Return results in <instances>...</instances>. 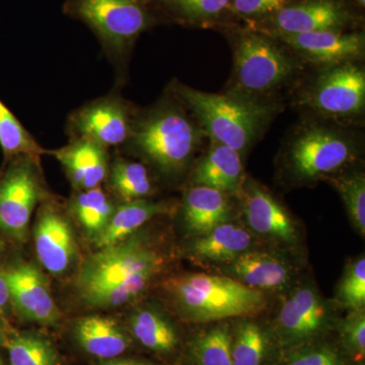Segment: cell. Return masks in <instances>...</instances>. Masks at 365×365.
<instances>
[{"mask_svg":"<svg viewBox=\"0 0 365 365\" xmlns=\"http://www.w3.org/2000/svg\"><path fill=\"white\" fill-rule=\"evenodd\" d=\"M4 251V242L0 241V254Z\"/></svg>","mask_w":365,"mask_h":365,"instance_id":"ab89813d","label":"cell"},{"mask_svg":"<svg viewBox=\"0 0 365 365\" xmlns=\"http://www.w3.org/2000/svg\"><path fill=\"white\" fill-rule=\"evenodd\" d=\"M105 365H153L145 361H138V360H118V361L109 362Z\"/></svg>","mask_w":365,"mask_h":365,"instance_id":"74e56055","label":"cell"},{"mask_svg":"<svg viewBox=\"0 0 365 365\" xmlns=\"http://www.w3.org/2000/svg\"><path fill=\"white\" fill-rule=\"evenodd\" d=\"M222 33L234 54V69L225 93L255 102L279 104L274 98L297 85L306 64L280 41L250 26H230Z\"/></svg>","mask_w":365,"mask_h":365,"instance_id":"6da1fadb","label":"cell"},{"mask_svg":"<svg viewBox=\"0 0 365 365\" xmlns=\"http://www.w3.org/2000/svg\"><path fill=\"white\" fill-rule=\"evenodd\" d=\"M162 266L163 259L157 251L133 235L114 246L98 249L86 259L76 288L88 306H123L143 294Z\"/></svg>","mask_w":365,"mask_h":365,"instance_id":"7a4b0ae2","label":"cell"},{"mask_svg":"<svg viewBox=\"0 0 365 365\" xmlns=\"http://www.w3.org/2000/svg\"><path fill=\"white\" fill-rule=\"evenodd\" d=\"M165 290L179 314L195 323L255 316L267 304L262 292L235 278L205 273L170 278Z\"/></svg>","mask_w":365,"mask_h":365,"instance_id":"8992f818","label":"cell"},{"mask_svg":"<svg viewBox=\"0 0 365 365\" xmlns=\"http://www.w3.org/2000/svg\"><path fill=\"white\" fill-rule=\"evenodd\" d=\"M232 335L227 326L206 331L194 340L192 353L198 365H232Z\"/></svg>","mask_w":365,"mask_h":365,"instance_id":"f546056e","label":"cell"},{"mask_svg":"<svg viewBox=\"0 0 365 365\" xmlns=\"http://www.w3.org/2000/svg\"><path fill=\"white\" fill-rule=\"evenodd\" d=\"M353 4H355L359 9H362V11H364L365 9V0H351Z\"/></svg>","mask_w":365,"mask_h":365,"instance_id":"f35d334b","label":"cell"},{"mask_svg":"<svg viewBox=\"0 0 365 365\" xmlns=\"http://www.w3.org/2000/svg\"><path fill=\"white\" fill-rule=\"evenodd\" d=\"M66 170L72 186L78 191L101 187L109 172L107 148L83 138H72L71 143L50 151Z\"/></svg>","mask_w":365,"mask_h":365,"instance_id":"ac0fdd59","label":"cell"},{"mask_svg":"<svg viewBox=\"0 0 365 365\" xmlns=\"http://www.w3.org/2000/svg\"><path fill=\"white\" fill-rule=\"evenodd\" d=\"M328 319V307L318 290L312 285H302L283 300L276 325L285 340L295 342L321 333Z\"/></svg>","mask_w":365,"mask_h":365,"instance_id":"2e32d148","label":"cell"},{"mask_svg":"<svg viewBox=\"0 0 365 365\" xmlns=\"http://www.w3.org/2000/svg\"><path fill=\"white\" fill-rule=\"evenodd\" d=\"M160 24L227 30L235 25L232 0H143Z\"/></svg>","mask_w":365,"mask_h":365,"instance_id":"9a60e30c","label":"cell"},{"mask_svg":"<svg viewBox=\"0 0 365 365\" xmlns=\"http://www.w3.org/2000/svg\"><path fill=\"white\" fill-rule=\"evenodd\" d=\"M341 336L347 349L357 359H364L365 354L364 309L351 311L341 324Z\"/></svg>","mask_w":365,"mask_h":365,"instance_id":"e575fe53","label":"cell"},{"mask_svg":"<svg viewBox=\"0 0 365 365\" xmlns=\"http://www.w3.org/2000/svg\"><path fill=\"white\" fill-rule=\"evenodd\" d=\"M274 38L280 41L306 66H313L314 68L345 62L362 61L364 58V30L349 32L324 31L275 36Z\"/></svg>","mask_w":365,"mask_h":365,"instance_id":"7c38bea8","label":"cell"},{"mask_svg":"<svg viewBox=\"0 0 365 365\" xmlns=\"http://www.w3.org/2000/svg\"><path fill=\"white\" fill-rule=\"evenodd\" d=\"M329 181L342 197L352 225L360 235L365 234V176L364 173H340Z\"/></svg>","mask_w":365,"mask_h":365,"instance_id":"f1b7e54d","label":"cell"},{"mask_svg":"<svg viewBox=\"0 0 365 365\" xmlns=\"http://www.w3.org/2000/svg\"><path fill=\"white\" fill-rule=\"evenodd\" d=\"M230 277L253 289H280L292 279V268L279 256L267 252L247 251L227 264Z\"/></svg>","mask_w":365,"mask_h":365,"instance_id":"ffe728a7","label":"cell"},{"mask_svg":"<svg viewBox=\"0 0 365 365\" xmlns=\"http://www.w3.org/2000/svg\"><path fill=\"white\" fill-rule=\"evenodd\" d=\"M267 349L265 333L254 322L242 321L232 342V365H262Z\"/></svg>","mask_w":365,"mask_h":365,"instance_id":"4dcf8cb0","label":"cell"},{"mask_svg":"<svg viewBox=\"0 0 365 365\" xmlns=\"http://www.w3.org/2000/svg\"><path fill=\"white\" fill-rule=\"evenodd\" d=\"M170 93L190 112L210 140L242 155L263 135L280 104L255 102L230 93L196 90L174 81Z\"/></svg>","mask_w":365,"mask_h":365,"instance_id":"277c9868","label":"cell"},{"mask_svg":"<svg viewBox=\"0 0 365 365\" xmlns=\"http://www.w3.org/2000/svg\"><path fill=\"white\" fill-rule=\"evenodd\" d=\"M237 193L241 195L242 212L254 232L285 244L297 242V225L267 189L252 180H245Z\"/></svg>","mask_w":365,"mask_h":365,"instance_id":"4fadbf2b","label":"cell"},{"mask_svg":"<svg viewBox=\"0 0 365 365\" xmlns=\"http://www.w3.org/2000/svg\"><path fill=\"white\" fill-rule=\"evenodd\" d=\"M287 365H343V361L333 348L321 346L299 353Z\"/></svg>","mask_w":365,"mask_h":365,"instance_id":"d590c367","label":"cell"},{"mask_svg":"<svg viewBox=\"0 0 365 365\" xmlns=\"http://www.w3.org/2000/svg\"><path fill=\"white\" fill-rule=\"evenodd\" d=\"M110 189L123 202L140 200L153 191L148 168L141 163L118 158L108 172Z\"/></svg>","mask_w":365,"mask_h":365,"instance_id":"d4e9b609","label":"cell"},{"mask_svg":"<svg viewBox=\"0 0 365 365\" xmlns=\"http://www.w3.org/2000/svg\"><path fill=\"white\" fill-rule=\"evenodd\" d=\"M62 11L90 28L119 73L139 37L162 25L143 0H66Z\"/></svg>","mask_w":365,"mask_h":365,"instance_id":"52a82bcc","label":"cell"},{"mask_svg":"<svg viewBox=\"0 0 365 365\" xmlns=\"http://www.w3.org/2000/svg\"><path fill=\"white\" fill-rule=\"evenodd\" d=\"M0 182V230L24 241L34 209L43 195L38 176L39 158L19 157Z\"/></svg>","mask_w":365,"mask_h":365,"instance_id":"8fae6325","label":"cell"},{"mask_svg":"<svg viewBox=\"0 0 365 365\" xmlns=\"http://www.w3.org/2000/svg\"><path fill=\"white\" fill-rule=\"evenodd\" d=\"M364 11L351 0H297L250 28L275 37L324 31L364 30Z\"/></svg>","mask_w":365,"mask_h":365,"instance_id":"9c48e42d","label":"cell"},{"mask_svg":"<svg viewBox=\"0 0 365 365\" xmlns=\"http://www.w3.org/2000/svg\"><path fill=\"white\" fill-rule=\"evenodd\" d=\"M337 302L350 311H361L365 306V259L359 257L347 268L337 290Z\"/></svg>","mask_w":365,"mask_h":365,"instance_id":"d6a6232c","label":"cell"},{"mask_svg":"<svg viewBox=\"0 0 365 365\" xmlns=\"http://www.w3.org/2000/svg\"><path fill=\"white\" fill-rule=\"evenodd\" d=\"M130 326L134 337L153 351L170 352L178 344L174 326L153 309L137 312L132 316Z\"/></svg>","mask_w":365,"mask_h":365,"instance_id":"4316f807","label":"cell"},{"mask_svg":"<svg viewBox=\"0 0 365 365\" xmlns=\"http://www.w3.org/2000/svg\"><path fill=\"white\" fill-rule=\"evenodd\" d=\"M9 300L11 299H9V287H7V282L4 273H1L0 274V314L4 311Z\"/></svg>","mask_w":365,"mask_h":365,"instance_id":"8d00e7d4","label":"cell"},{"mask_svg":"<svg viewBox=\"0 0 365 365\" xmlns=\"http://www.w3.org/2000/svg\"><path fill=\"white\" fill-rule=\"evenodd\" d=\"M204 133L188 110L169 95L143 111H136L128 145L160 173L182 174L202 144Z\"/></svg>","mask_w":365,"mask_h":365,"instance_id":"3957f363","label":"cell"},{"mask_svg":"<svg viewBox=\"0 0 365 365\" xmlns=\"http://www.w3.org/2000/svg\"><path fill=\"white\" fill-rule=\"evenodd\" d=\"M294 1L297 0H232L235 25H257Z\"/></svg>","mask_w":365,"mask_h":365,"instance_id":"836d02e7","label":"cell"},{"mask_svg":"<svg viewBox=\"0 0 365 365\" xmlns=\"http://www.w3.org/2000/svg\"><path fill=\"white\" fill-rule=\"evenodd\" d=\"M227 194L204 186H192L182 201V216L190 232L200 237L228 222Z\"/></svg>","mask_w":365,"mask_h":365,"instance_id":"44dd1931","label":"cell"},{"mask_svg":"<svg viewBox=\"0 0 365 365\" xmlns=\"http://www.w3.org/2000/svg\"><path fill=\"white\" fill-rule=\"evenodd\" d=\"M9 299L21 316L40 324H54L60 318L44 276L31 264H19L4 273Z\"/></svg>","mask_w":365,"mask_h":365,"instance_id":"5bb4252c","label":"cell"},{"mask_svg":"<svg viewBox=\"0 0 365 365\" xmlns=\"http://www.w3.org/2000/svg\"><path fill=\"white\" fill-rule=\"evenodd\" d=\"M295 105L307 117L352 126L364 116V62L314 68L313 74L297 88Z\"/></svg>","mask_w":365,"mask_h":365,"instance_id":"ba28073f","label":"cell"},{"mask_svg":"<svg viewBox=\"0 0 365 365\" xmlns=\"http://www.w3.org/2000/svg\"><path fill=\"white\" fill-rule=\"evenodd\" d=\"M6 349L11 365H56L51 344L38 336H14L7 341Z\"/></svg>","mask_w":365,"mask_h":365,"instance_id":"1f68e13d","label":"cell"},{"mask_svg":"<svg viewBox=\"0 0 365 365\" xmlns=\"http://www.w3.org/2000/svg\"><path fill=\"white\" fill-rule=\"evenodd\" d=\"M360 138L351 126L307 117L287 136L281 165L287 177L297 182L329 179L359 158Z\"/></svg>","mask_w":365,"mask_h":365,"instance_id":"5b68a950","label":"cell"},{"mask_svg":"<svg viewBox=\"0 0 365 365\" xmlns=\"http://www.w3.org/2000/svg\"><path fill=\"white\" fill-rule=\"evenodd\" d=\"M34 235L36 254L48 272L58 275L71 267L78 252L71 225L63 216L46 207L38 218Z\"/></svg>","mask_w":365,"mask_h":365,"instance_id":"e0dca14e","label":"cell"},{"mask_svg":"<svg viewBox=\"0 0 365 365\" xmlns=\"http://www.w3.org/2000/svg\"><path fill=\"white\" fill-rule=\"evenodd\" d=\"M135 113L133 106L115 91L72 112L67 132L71 139H88L107 150L117 148L128 140Z\"/></svg>","mask_w":365,"mask_h":365,"instance_id":"30bf717a","label":"cell"},{"mask_svg":"<svg viewBox=\"0 0 365 365\" xmlns=\"http://www.w3.org/2000/svg\"><path fill=\"white\" fill-rule=\"evenodd\" d=\"M115 208L116 206L101 187L78 191L71 202L72 213L93 240L109 222Z\"/></svg>","mask_w":365,"mask_h":365,"instance_id":"484cf974","label":"cell"},{"mask_svg":"<svg viewBox=\"0 0 365 365\" xmlns=\"http://www.w3.org/2000/svg\"><path fill=\"white\" fill-rule=\"evenodd\" d=\"M0 148L6 160L19 157L40 158L46 151L36 141L20 120L0 100Z\"/></svg>","mask_w":365,"mask_h":365,"instance_id":"83f0119b","label":"cell"},{"mask_svg":"<svg viewBox=\"0 0 365 365\" xmlns=\"http://www.w3.org/2000/svg\"><path fill=\"white\" fill-rule=\"evenodd\" d=\"M244 181L242 155L213 140H210L208 150L195 163L191 174L192 186L208 187L227 194L237 193Z\"/></svg>","mask_w":365,"mask_h":365,"instance_id":"d6986e66","label":"cell"},{"mask_svg":"<svg viewBox=\"0 0 365 365\" xmlns=\"http://www.w3.org/2000/svg\"><path fill=\"white\" fill-rule=\"evenodd\" d=\"M251 246L252 235L248 230L227 222L197 237L192 252L204 261L230 264Z\"/></svg>","mask_w":365,"mask_h":365,"instance_id":"cb8c5ba5","label":"cell"},{"mask_svg":"<svg viewBox=\"0 0 365 365\" xmlns=\"http://www.w3.org/2000/svg\"><path fill=\"white\" fill-rule=\"evenodd\" d=\"M74 334L81 347L98 359H115L123 354L129 347L126 334L119 324L109 317H85L76 323Z\"/></svg>","mask_w":365,"mask_h":365,"instance_id":"7402d4cb","label":"cell"},{"mask_svg":"<svg viewBox=\"0 0 365 365\" xmlns=\"http://www.w3.org/2000/svg\"><path fill=\"white\" fill-rule=\"evenodd\" d=\"M169 206L162 202H151L146 199L123 202L115 208L103 232L95 239V246L104 249L114 246L135 235L155 216L169 211Z\"/></svg>","mask_w":365,"mask_h":365,"instance_id":"603a6c76","label":"cell"},{"mask_svg":"<svg viewBox=\"0 0 365 365\" xmlns=\"http://www.w3.org/2000/svg\"><path fill=\"white\" fill-rule=\"evenodd\" d=\"M0 365H4V362H2L1 359H0Z\"/></svg>","mask_w":365,"mask_h":365,"instance_id":"60d3db41","label":"cell"}]
</instances>
